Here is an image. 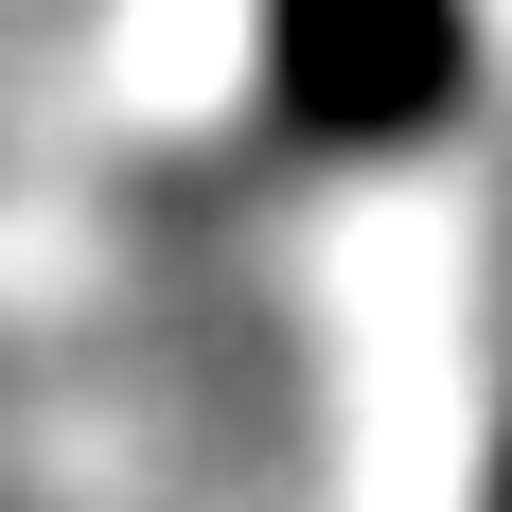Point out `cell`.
<instances>
[{"mask_svg":"<svg viewBox=\"0 0 512 512\" xmlns=\"http://www.w3.org/2000/svg\"><path fill=\"white\" fill-rule=\"evenodd\" d=\"M460 71V0H283V89L318 124H407Z\"/></svg>","mask_w":512,"mask_h":512,"instance_id":"1","label":"cell"}]
</instances>
